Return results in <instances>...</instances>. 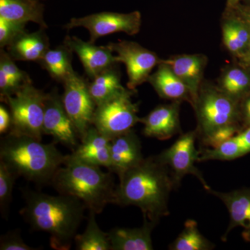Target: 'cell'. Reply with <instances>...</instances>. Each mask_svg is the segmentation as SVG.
Listing matches in <instances>:
<instances>
[{"instance_id": "cell-17", "label": "cell", "mask_w": 250, "mask_h": 250, "mask_svg": "<svg viewBox=\"0 0 250 250\" xmlns=\"http://www.w3.org/2000/svg\"><path fill=\"white\" fill-rule=\"evenodd\" d=\"M111 141L102 134L93 125L87 130L81 139V143L70 155L81 161L91 165L111 167Z\"/></svg>"}, {"instance_id": "cell-39", "label": "cell", "mask_w": 250, "mask_h": 250, "mask_svg": "<svg viewBox=\"0 0 250 250\" xmlns=\"http://www.w3.org/2000/svg\"><path fill=\"white\" fill-rule=\"evenodd\" d=\"M242 0H227L226 7H233L237 4H240Z\"/></svg>"}, {"instance_id": "cell-22", "label": "cell", "mask_w": 250, "mask_h": 250, "mask_svg": "<svg viewBox=\"0 0 250 250\" xmlns=\"http://www.w3.org/2000/svg\"><path fill=\"white\" fill-rule=\"evenodd\" d=\"M43 11V5L39 0H0V18L11 22H33L47 28Z\"/></svg>"}, {"instance_id": "cell-41", "label": "cell", "mask_w": 250, "mask_h": 250, "mask_svg": "<svg viewBox=\"0 0 250 250\" xmlns=\"http://www.w3.org/2000/svg\"><path fill=\"white\" fill-rule=\"evenodd\" d=\"M248 4H250V0H245Z\"/></svg>"}, {"instance_id": "cell-32", "label": "cell", "mask_w": 250, "mask_h": 250, "mask_svg": "<svg viewBox=\"0 0 250 250\" xmlns=\"http://www.w3.org/2000/svg\"><path fill=\"white\" fill-rule=\"evenodd\" d=\"M26 24L11 22L0 18V46H9L15 39L24 32Z\"/></svg>"}, {"instance_id": "cell-21", "label": "cell", "mask_w": 250, "mask_h": 250, "mask_svg": "<svg viewBox=\"0 0 250 250\" xmlns=\"http://www.w3.org/2000/svg\"><path fill=\"white\" fill-rule=\"evenodd\" d=\"M223 43L233 57L240 60L246 53L250 32L246 22L231 8L226 7L222 21Z\"/></svg>"}, {"instance_id": "cell-14", "label": "cell", "mask_w": 250, "mask_h": 250, "mask_svg": "<svg viewBox=\"0 0 250 250\" xmlns=\"http://www.w3.org/2000/svg\"><path fill=\"white\" fill-rule=\"evenodd\" d=\"M64 45L78 56L87 75L91 79L118 63L116 56L107 46H97L77 37L67 36Z\"/></svg>"}, {"instance_id": "cell-6", "label": "cell", "mask_w": 250, "mask_h": 250, "mask_svg": "<svg viewBox=\"0 0 250 250\" xmlns=\"http://www.w3.org/2000/svg\"><path fill=\"white\" fill-rule=\"evenodd\" d=\"M46 97L47 94L37 89L29 81L5 99L12 118L9 132L42 140Z\"/></svg>"}, {"instance_id": "cell-23", "label": "cell", "mask_w": 250, "mask_h": 250, "mask_svg": "<svg viewBox=\"0 0 250 250\" xmlns=\"http://www.w3.org/2000/svg\"><path fill=\"white\" fill-rule=\"evenodd\" d=\"M49 49L48 38L43 29L31 34L24 31L8 46L11 58L18 61L40 62Z\"/></svg>"}, {"instance_id": "cell-15", "label": "cell", "mask_w": 250, "mask_h": 250, "mask_svg": "<svg viewBox=\"0 0 250 250\" xmlns=\"http://www.w3.org/2000/svg\"><path fill=\"white\" fill-rule=\"evenodd\" d=\"M144 159L139 136L133 129L113 138L111 141V167L109 171L121 175L139 165Z\"/></svg>"}, {"instance_id": "cell-27", "label": "cell", "mask_w": 250, "mask_h": 250, "mask_svg": "<svg viewBox=\"0 0 250 250\" xmlns=\"http://www.w3.org/2000/svg\"><path fill=\"white\" fill-rule=\"evenodd\" d=\"M96 213L89 210L84 231L77 234L74 243L78 250H111L108 232L99 226L95 218Z\"/></svg>"}, {"instance_id": "cell-1", "label": "cell", "mask_w": 250, "mask_h": 250, "mask_svg": "<svg viewBox=\"0 0 250 250\" xmlns=\"http://www.w3.org/2000/svg\"><path fill=\"white\" fill-rule=\"evenodd\" d=\"M118 177L114 204L138 207L143 218L156 225L169 215V197L177 187L168 167L155 156L143 159Z\"/></svg>"}, {"instance_id": "cell-35", "label": "cell", "mask_w": 250, "mask_h": 250, "mask_svg": "<svg viewBox=\"0 0 250 250\" xmlns=\"http://www.w3.org/2000/svg\"><path fill=\"white\" fill-rule=\"evenodd\" d=\"M230 8L233 9V11L246 22L250 32V4H242L240 3V4H237L236 6ZM238 63L246 67L250 72V41L246 53L240 59Z\"/></svg>"}, {"instance_id": "cell-3", "label": "cell", "mask_w": 250, "mask_h": 250, "mask_svg": "<svg viewBox=\"0 0 250 250\" xmlns=\"http://www.w3.org/2000/svg\"><path fill=\"white\" fill-rule=\"evenodd\" d=\"M65 158L55 143L46 144L26 135L9 132L0 143V162L16 177L36 184H50Z\"/></svg>"}, {"instance_id": "cell-4", "label": "cell", "mask_w": 250, "mask_h": 250, "mask_svg": "<svg viewBox=\"0 0 250 250\" xmlns=\"http://www.w3.org/2000/svg\"><path fill=\"white\" fill-rule=\"evenodd\" d=\"M101 167L66 155L50 184L59 194L77 197L98 214L108 204H114L117 187L111 171L104 172Z\"/></svg>"}, {"instance_id": "cell-12", "label": "cell", "mask_w": 250, "mask_h": 250, "mask_svg": "<svg viewBox=\"0 0 250 250\" xmlns=\"http://www.w3.org/2000/svg\"><path fill=\"white\" fill-rule=\"evenodd\" d=\"M43 134L52 136L54 143H62L72 151L79 146L78 133L57 91L47 94L46 97Z\"/></svg>"}, {"instance_id": "cell-33", "label": "cell", "mask_w": 250, "mask_h": 250, "mask_svg": "<svg viewBox=\"0 0 250 250\" xmlns=\"http://www.w3.org/2000/svg\"><path fill=\"white\" fill-rule=\"evenodd\" d=\"M241 130L239 125L223 126L216 130L208 137L202 140L201 142L206 147H215L225 141L232 139Z\"/></svg>"}, {"instance_id": "cell-30", "label": "cell", "mask_w": 250, "mask_h": 250, "mask_svg": "<svg viewBox=\"0 0 250 250\" xmlns=\"http://www.w3.org/2000/svg\"><path fill=\"white\" fill-rule=\"evenodd\" d=\"M16 178L17 177L3 163L0 162V210L1 215L5 218H7L9 214Z\"/></svg>"}, {"instance_id": "cell-16", "label": "cell", "mask_w": 250, "mask_h": 250, "mask_svg": "<svg viewBox=\"0 0 250 250\" xmlns=\"http://www.w3.org/2000/svg\"><path fill=\"white\" fill-rule=\"evenodd\" d=\"M208 192L220 199L229 213V223L223 235V241H226L229 233L238 227L244 229L243 237L245 239L250 233V188H243L226 192L210 188Z\"/></svg>"}, {"instance_id": "cell-40", "label": "cell", "mask_w": 250, "mask_h": 250, "mask_svg": "<svg viewBox=\"0 0 250 250\" xmlns=\"http://www.w3.org/2000/svg\"><path fill=\"white\" fill-rule=\"evenodd\" d=\"M245 240H246L247 241L250 242V234L248 235V236H247L246 238H245Z\"/></svg>"}, {"instance_id": "cell-11", "label": "cell", "mask_w": 250, "mask_h": 250, "mask_svg": "<svg viewBox=\"0 0 250 250\" xmlns=\"http://www.w3.org/2000/svg\"><path fill=\"white\" fill-rule=\"evenodd\" d=\"M108 47L117 54L118 62L125 64L128 75L127 88L131 90L147 82L153 69L162 61L157 54L137 42L120 41L108 44Z\"/></svg>"}, {"instance_id": "cell-5", "label": "cell", "mask_w": 250, "mask_h": 250, "mask_svg": "<svg viewBox=\"0 0 250 250\" xmlns=\"http://www.w3.org/2000/svg\"><path fill=\"white\" fill-rule=\"evenodd\" d=\"M239 103L217 85L203 82L192 106L197 117L196 131L201 141L223 126L239 125Z\"/></svg>"}, {"instance_id": "cell-18", "label": "cell", "mask_w": 250, "mask_h": 250, "mask_svg": "<svg viewBox=\"0 0 250 250\" xmlns=\"http://www.w3.org/2000/svg\"><path fill=\"white\" fill-rule=\"evenodd\" d=\"M164 62L190 90L193 106L204 82V73L208 62L207 57L202 54H180L171 57Z\"/></svg>"}, {"instance_id": "cell-19", "label": "cell", "mask_w": 250, "mask_h": 250, "mask_svg": "<svg viewBox=\"0 0 250 250\" xmlns=\"http://www.w3.org/2000/svg\"><path fill=\"white\" fill-rule=\"evenodd\" d=\"M147 82L160 98L172 102H188L192 106L193 101L190 90L163 59Z\"/></svg>"}, {"instance_id": "cell-8", "label": "cell", "mask_w": 250, "mask_h": 250, "mask_svg": "<svg viewBox=\"0 0 250 250\" xmlns=\"http://www.w3.org/2000/svg\"><path fill=\"white\" fill-rule=\"evenodd\" d=\"M197 137L196 130L182 134L170 147L155 157L159 162L168 167L177 188L180 186L182 179L186 175L191 174L199 179L208 191L210 187L195 166V163L199 162L200 156V151L197 150L195 146Z\"/></svg>"}, {"instance_id": "cell-20", "label": "cell", "mask_w": 250, "mask_h": 250, "mask_svg": "<svg viewBox=\"0 0 250 250\" xmlns=\"http://www.w3.org/2000/svg\"><path fill=\"white\" fill-rule=\"evenodd\" d=\"M156 224L143 218L140 228H117L108 232L111 250H154L152 232Z\"/></svg>"}, {"instance_id": "cell-29", "label": "cell", "mask_w": 250, "mask_h": 250, "mask_svg": "<svg viewBox=\"0 0 250 250\" xmlns=\"http://www.w3.org/2000/svg\"><path fill=\"white\" fill-rule=\"evenodd\" d=\"M246 155L236 138L225 141L215 147H205L200 150L199 162L218 160L232 161Z\"/></svg>"}, {"instance_id": "cell-2", "label": "cell", "mask_w": 250, "mask_h": 250, "mask_svg": "<svg viewBox=\"0 0 250 250\" xmlns=\"http://www.w3.org/2000/svg\"><path fill=\"white\" fill-rule=\"evenodd\" d=\"M25 205L21 214L33 229L50 236L51 247L57 250L71 248L86 207L77 197L50 195L24 190Z\"/></svg>"}, {"instance_id": "cell-25", "label": "cell", "mask_w": 250, "mask_h": 250, "mask_svg": "<svg viewBox=\"0 0 250 250\" xmlns=\"http://www.w3.org/2000/svg\"><path fill=\"white\" fill-rule=\"evenodd\" d=\"M93 80L88 88L96 106L127 90L122 85L119 72L114 66L104 70Z\"/></svg>"}, {"instance_id": "cell-31", "label": "cell", "mask_w": 250, "mask_h": 250, "mask_svg": "<svg viewBox=\"0 0 250 250\" xmlns=\"http://www.w3.org/2000/svg\"><path fill=\"white\" fill-rule=\"evenodd\" d=\"M0 68L2 69L11 79L16 93L24 83L30 81L27 74L16 65L14 59L11 58L9 53H6L4 50L1 51Z\"/></svg>"}, {"instance_id": "cell-7", "label": "cell", "mask_w": 250, "mask_h": 250, "mask_svg": "<svg viewBox=\"0 0 250 250\" xmlns=\"http://www.w3.org/2000/svg\"><path fill=\"white\" fill-rule=\"evenodd\" d=\"M134 91L128 88L96 106L93 125L110 139L132 129L136 123H140L139 106L131 100Z\"/></svg>"}, {"instance_id": "cell-38", "label": "cell", "mask_w": 250, "mask_h": 250, "mask_svg": "<svg viewBox=\"0 0 250 250\" xmlns=\"http://www.w3.org/2000/svg\"><path fill=\"white\" fill-rule=\"evenodd\" d=\"M235 138L240 146L243 148L246 154L250 153V126H246L244 129H241Z\"/></svg>"}, {"instance_id": "cell-28", "label": "cell", "mask_w": 250, "mask_h": 250, "mask_svg": "<svg viewBox=\"0 0 250 250\" xmlns=\"http://www.w3.org/2000/svg\"><path fill=\"white\" fill-rule=\"evenodd\" d=\"M215 245L202 235L195 220H188L184 229L169 246L170 250H211Z\"/></svg>"}, {"instance_id": "cell-36", "label": "cell", "mask_w": 250, "mask_h": 250, "mask_svg": "<svg viewBox=\"0 0 250 250\" xmlns=\"http://www.w3.org/2000/svg\"><path fill=\"white\" fill-rule=\"evenodd\" d=\"M12 125V118L10 111L4 106H0V134L9 132Z\"/></svg>"}, {"instance_id": "cell-26", "label": "cell", "mask_w": 250, "mask_h": 250, "mask_svg": "<svg viewBox=\"0 0 250 250\" xmlns=\"http://www.w3.org/2000/svg\"><path fill=\"white\" fill-rule=\"evenodd\" d=\"M72 52L66 46H59L49 49L40 62L54 80L62 82L74 72L72 66Z\"/></svg>"}, {"instance_id": "cell-10", "label": "cell", "mask_w": 250, "mask_h": 250, "mask_svg": "<svg viewBox=\"0 0 250 250\" xmlns=\"http://www.w3.org/2000/svg\"><path fill=\"white\" fill-rule=\"evenodd\" d=\"M141 14L139 11L129 14L101 12L82 18H74L65 26V29L84 27L90 33V41L117 32H124L129 36L137 34L141 29Z\"/></svg>"}, {"instance_id": "cell-13", "label": "cell", "mask_w": 250, "mask_h": 250, "mask_svg": "<svg viewBox=\"0 0 250 250\" xmlns=\"http://www.w3.org/2000/svg\"><path fill=\"white\" fill-rule=\"evenodd\" d=\"M182 102H172L159 105L149 114L140 119L143 125V134L146 137L154 138L161 141L170 139L180 134L179 111Z\"/></svg>"}, {"instance_id": "cell-34", "label": "cell", "mask_w": 250, "mask_h": 250, "mask_svg": "<svg viewBox=\"0 0 250 250\" xmlns=\"http://www.w3.org/2000/svg\"><path fill=\"white\" fill-rule=\"evenodd\" d=\"M0 250H34L23 241L17 230L9 231L0 238Z\"/></svg>"}, {"instance_id": "cell-9", "label": "cell", "mask_w": 250, "mask_h": 250, "mask_svg": "<svg viewBox=\"0 0 250 250\" xmlns=\"http://www.w3.org/2000/svg\"><path fill=\"white\" fill-rule=\"evenodd\" d=\"M62 104L78 133L80 140L93 125L96 104L85 80L75 71L63 82Z\"/></svg>"}, {"instance_id": "cell-24", "label": "cell", "mask_w": 250, "mask_h": 250, "mask_svg": "<svg viewBox=\"0 0 250 250\" xmlns=\"http://www.w3.org/2000/svg\"><path fill=\"white\" fill-rule=\"evenodd\" d=\"M217 86L240 103L250 93V72L239 63L227 66L220 75Z\"/></svg>"}, {"instance_id": "cell-37", "label": "cell", "mask_w": 250, "mask_h": 250, "mask_svg": "<svg viewBox=\"0 0 250 250\" xmlns=\"http://www.w3.org/2000/svg\"><path fill=\"white\" fill-rule=\"evenodd\" d=\"M239 107L241 121L246 126H250V93L240 102Z\"/></svg>"}]
</instances>
